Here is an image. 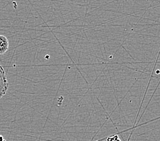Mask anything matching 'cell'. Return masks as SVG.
Returning a JSON list of instances; mask_svg holds the SVG:
<instances>
[{
	"label": "cell",
	"instance_id": "6da1fadb",
	"mask_svg": "<svg viewBox=\"0 0 160 141\" xmlns=\"http://www.w3.org/2000/svg\"><path fill=\"white\" fill-rule=\"evenodd\" d=\"M9 83L8 82L5 71L2 65H0V98L5 96L8 90Z\"/></svg>",
	"mask_w": 160,
	"mask_h": 141
},
{
	"label": "cell",
	"instance_id": "7a4b0ae2",
	"mask_svg": "<svg viewBox=\"0 0 160 141\" xmlns=\"http://www.w3.org/2000/svg\"><path fill=\"white\" fill-rule=\"evenodd\" d=\"M9 49V41L8 38L3 35H0V55H2L8 50Z\"/></svg>",
	"mask_w": 160,
	"mask_h": 141
},
{
	"label": "cell",
	"instance_id": "3957f363",
	"mask_svg": "<svg viewBox=\"0 0 160 141\" xmlns=\"http://www.w3.org/2000/svg\"><path fill=\"white\" fill-rule=\"evenodd\" d=\"M107 141H121V140L117 135H113L107 138Z\"/></svg>",
	"mask_w": 160,
	"mask_h": 141
},
{
	"label": "cell",
	"instance_id": "277c9868",
	"mask_svg": "<svg viewBox=\"0 0 160 141\" xmlns=\"http://www.w3.org/2000/svg\"><path fill=\"white\" fill-rule=\"evenodd\" d=\"M0 141H6V139L4 138H3V136L0 135Z\"/></svg>",
	"mask_w": 160,
	"mask_h": 141
}]
</instances>
